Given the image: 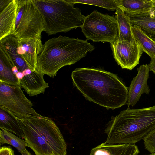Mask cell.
<instances>
[{
  "label": "cell",
  "instance_id": "obj_17",
  "mask_svg": "<svg viewBox=\"0 0 155 155\" xmlns=\"http://www.w3.org/2000/svg\"><path fill=\"white\" fill-rule=\"evenodd\" d=\"M0 128L24 139V135L18 117L6 108L0 106Z\"/></svg>",
  "mask_w": 155,
  "mask_h": 155
},
{
  "label": "cell",
  "instance_id": "obj_9",
  "mask_svg": "<svg viewBox=\"0 0 155 155\" xmlns=\"http://www.w3.org/2000/svg\"><path fill=\"white\" fill-rule=\"evenodd\" d=\"M114 57L122 69L132 70L139 64L143 51L134 38L131 42L118 41L111 44Z\"/></svg>",
  "mask_w": 155,
  "mask_h": 155
},
{
  "label": "cell",
  "instance_id": "obj_8",
  "mask_svg": "<svg viewBox=\"0 0 155 155\" xmlns=\"http://www.w3.org/2000/svg\"><path fill=\"white\" fill-rule=\"evenodd\" d=\"M0 106L19 118L31 116L41 117L33 108L32 102L25 96L21 86L0 81Z\"/></svg>",
  "mask_w": 155,
  "mask_h": 155
},
{
  "label": "cell",
  "instance_id": "obj_21",
  "mask_svg": "<svg viewBox=\"0 0 155 155\" xmlns=\"http://www.w3.org/2000/svg\"><path fill=\"white\" fill-rule=\"evenodd\" d=\"M8 144L13 146L21 153L28 147L25 140L15 136L13 133L3 129H0V145Z\"/></svg>",
  "mask_w": 155,
  "mask_h": 155
},
{
  "label": "cell",
  "instance_id": "obj_13",
  "mask_svg": "<svg viewBox=\"0 0 155 155\" xmlns=\"http://www.w3.org/2000/svg\"><path fill=\"white\" fill-rule=\"evenodd\" d=\"M139 153L135 144H110L104 142L92 148L89 155H137Z\"/></svg>",
  "mask_w": 155,
  "mask_h": 155
},
{
  "label": "cell",
  "instance_id": "obj_14",
  "mask_svg": "<svg viewBox=\"0 0 155 155\" xmlns=\"http://www.w3.org/2000/svg\"><path fill=\"white\" fill-rule=\"evenodd\" d=\"M18 40L12 35H8L0 40V48L4 51L12 62L18 68L19 71L22 72L29 68L17 52Z\"/></svg>",
  "mask_w": 155,
  "mask_h": 155
},
{
  "label": "cell",
  "instance_id": "obj_10",
  "mask_svg": "<svg viewBox=\"0 0 155 155\" xmlns=\"http://www.w3.org/2000/svg\"><path fill=\"white\" fill-rule=\"evenodd\" d=\"M138 73L131 81L128 87L129 94L126 104L134 106L138 101L142 94H149L150 89L147 84L149 78V69L147 64L141 65L137 69Z\"/></svg>",
  "mask_w": 155,
  "mask_h": 155
},
{
  "label": "cell",
  "instance_id": "obj_30",
  "mask_svg": "<svg viewBox=\"0 0 155 155\" xmlns=\"http://www.w3.org/2000/svg\"><path fill=\"white\" fill-rule=\"evenodd\" d=\"M153 14L155 16V6L151 10Z\"/></svg>",
  "mask_w": 155,
  "mask_h": 155
},
{
  "label": "cell",
  "instance_id": "obj_3",
  "mask_svg": "<svg viewBox=\"0 0 155 155\" xmlns=\"http://www.w3.org/2000/svg\"><path fill=\"white\" fill-rule=\"evenodd\" d=\"M94 49L87 40L61 35L52 38L43 44L37 70L54 78L61 68L76 63Z\"/></svg>",
  "mask_w": 155,
  "mask_h": 155
},
{
  "label": "cell",
  "instance_id": "obj_12",
  "mask_svg": "<svg viewBox=\"0 0 155 155\" xmlns=\"http://www.w3.org/2000/svg\"><path fill=\"white\" fill-rule=\"evenodd\" d=\"M18 3V0H11L0 11V40L11 35L14 31Z\"/></svg>",
  "mask_w": 155,
  "mask_h": 155
},
{
  "label": "cell",
  "instance_id": "obj_26",
  "mask_svg": "<svg viewBox=\"0 0 155 155\" xmlns=\"http://www.w3.org/2000/svg\"><path fill=\"white\" fill-rule=\"evenodd\" d=\"M11 1V0H0V11L3 10Z\"/></svg>",
  "mask_w": 155,
  "mask_h": 155
},
{
  "label": "cell",
  "instance_id": "obj_16",
  "mask_svg": "<svg viewBox=\"0 0 155 155\" xmlns=\"http://www.w3.org/2000/svg\"><path fill=\"white\" fill-rule=\"evenodd\" d=\"M118 7L129 16L151 11L155 6V0H116Z\"/></svg>",
  "mask_w": 155,
  "mask_h": 155
},
{
  "label": "cell",
  "instance_id": "obj_2",
  "mask_svg": "<svg viewBox=\"0 0 155 155\" xmlns=\"http://www.w3.org/2000/svg\"><path fill=\"white\" fill-rule=\"evenodd\" d=\"M155 129V105L139 109L129 107L112 116L106 125V143L135 144Z\"/></svg>",
  "mask_w": 155,
  "mask_h": 155
},
{
  "label": "cell",
  "instance_id": "obj_22",
  "mask_svg": "<svg viewBox=\"0 0 155 155\" xmlns=\"http://www.w3.org/2000/svg\"><path fill=\"white\" fill-rule=\"evenodd\" d=\"M68 2L74 4L82 3L98 6L108 10H116L118 7L116 0H67Z\"/></svg>",
  "mask_w": 155,
  "mask_h": 155
},
{
  "label": "cell",
  "instance_id": "obj_18",
  "mask_svg": "<svg viewBox=\"0 0 155 155\" xmlns=\"http://www.w3.org/2000/svg\"><path fill=\"white\" fill-rule=\"evenodd\" d=\"M0 50V81L12 85L21 86L19 81L12 71L14 65L4 51L1 48Z\"/></svg>",
  "mask_w": 155,
  "mask_h": 155
},
{
  "label": "cell",
  "instance_id": "obj_20",
  "mask_svg": "<svg viewBox=\"0 0 155 155\" xmlns=\"http://www.w3.org/2000/svg\"><path fill=\"white\" fill-rule=\"evenodd\" d=\"M115 16L117 20L119 30L118 41H132L134 39L128 16L121 8L117 7L116 10Z\"/></svg>",
  "mask_w": 155,
  "mask_h": 155
},
{
  "label": "cell",
  "instance_id": "obj_11",
  "mask_svg": "<svg viewBox=\"0 0 155 155\" xmlns=\"http://www.w3.org/2000/svg\"><path fill=\"white\" fill-rule=\"evenodd\" d=\"M43 46L41 39L18 40L17 52L32 71H37L38 56L42 49Z\"/></svg>",
  "mask_w": 155,
  "mask_h": 155
},
{
  "label": "cell",
  "instance_id": "obj_19",
  "mask_svg": "<svg viewBox=\"0 0 155 155\" xmlns=\"http://www.w3.org/2000/svg\"><path fill=\"white\" fill-rule=\"evenodd\" d=\"M133 36L140 46L143 52L151 58H155V41L138 27L131 25Z\"/></svg>",
  "mask_w": 155,
  "mask_h": 155
},
{
  "label": "cell",
  "instance_id": "obj_4",
  "mask_svg": "<svg viewBox=\"0 0 155 155\" xmlns=\"http://www.w3.org/2000/svg\"><path fill=\"white\" fill-rule=\"evenodd\" d=\"M18 118L28 147L35 155H66V143L51 119L42 116Z\"/></svg>",
  "mask_w": 155,
  "mask_h": 155
},
{
  "label": "cell",
  "instance_id": "obj_5",
  "mask_svg": "<svg viewBox=\"0 0 155 155\" xmlns=\"http://www.w3.org/2000/svg\"><path fill=\"white\" fill-rule=\"evenodd\" d=\"M42 15L44 31L48 35L81 27L85 17L78 7L67 0H36Z\"/></svg>",
  "mask_w": 155,
  "mask_h": 155
},
{
  "label": "cell",
  "instance_id": "obj_27",
  "mask_svg": "<svg viewBox=\"0 0 155 155\" xmlns=\"http://www.w3.org/2000/svg\"><path fill=\"white\" fill-rule=\"evenodd\" d=\"M15 76L20 82V81L23 78L24 75L22 72L19 71L16 74Z\"/></svg>",
  "mask_w": 155,
  "mask_h": 155
},
{
  "label": "cell",
  "instance_id": "obj_15",
  "mask_svg": "<svg viewBox=\"0 0 155 155\" xmlns=\"http://www.w3.org/2000/svg\"><path fill=\"white\" fill-rule=\"evenodd\" d=\"M151 10L147 12L127 16L131 25L138 27L155 41V16L153 14Z\"/></svg>",
  "mask_w": 155,
  "mask_h": 155
},
{
  "label": "cell",
  "instance_id": "obj_23",
  "mask_svg": "<svg viewBox=\"0 0 155 155\" xmlns=\"http://www.w3.org/2000/svg\"><path fill=\"white\" fill-rule=\"evenodd\" d=\"M143 140L145 148L151 153H155V129Z\"/></svg>",
  "mask_w": 155,
  "mask_h": 155
},
{
  "label": "cell",
  "instance_id": "obj_6",
  "mask_svg": "<svg viewBox=\"0 0 155 155\" xmlns=\"http://www.w3.org/2000/svg\"><path fill=\"white\" fill-rule=\"evenodd\" d=\"M44 31L42 16L33 0H18L14 29L11 35L19 40L41 39Z\"/></svg>",
  "mask_w": 155,
  "mask_h": 155
},
{
  "label": "cell",
  "instance_id": "obj_29",
  "mask_svg": "<svg viewBox=\"0 0 155 155\" xmlns=\"http://www.w3.org/2000/svg\"><path fill=\"white\" fill-rule=\"evenodd\" d=\"M21 153L22 155H32L26 149L23 151Z\"/></svg>",
  "mask_w": 155,
  "mask_h": 155
},
{
  "label": "cell",
  "instance_id": "obj_31",
  "mask_svg": "<svg viewBox=\"0 0 155 155\" xmlns=\"http://www.w3.org/2000/svg\"><path fill=\"white\" fill-rule=\"evenodd\" d=\"M147 155H155V153H152L151 154Z\"/></svg>",
  "mask_w": 155,
  "mask_h": 155
},
{
  "label": "cell",
  "instance_id": "obj_7",
  "mask_svg": "<svg viewBox=\"0 0 155 155\" xmlns=\"http://www.w3.org/2000/svg\"><path fill=\"white\" fill-rule=\"evenodd\" d=\"M81 28L87 41L108 42L111 44L118 40V24L114 15L103 14L95 10L85 16Z\"/></svg>",
  "mask_w": 155,
  "mask_h": 155
},
{
  "label": "cell",
  "instance_id": "obj_24",
  "mask_svg": "<svg viewBox=\"0 0 155 155\" xmlns=\"http://www.w3.org/2000/svg\"><path fill=\"white\" fill-rule=\"evenodd\" d=\"M0 155H15L14 151L10 146H3L0 148Z\"/></svg>",
  "mask_w": 155,
  "mask_h": 155
},
{
  "label": "cell",
  "instance_id": "obj_25",
  "mask_svg": "<svg viewBox=\"0 0 155 155\" xmlns=\"http://www.w3.org/2000/svg\"><path fill=\"white\" fill-rule=\"evenodd\" d=\"M148 65L150 71L155 74V58H151L150 62Z\"/></svg>",
  "mask_w": 155,
  "mask_h": 155
},
{
  "label": "cell",
  "instance_id": "obj_28",
  "mask_svg": "<svg viewBox=\"0 0 155 155\" xmlns=\"http://www.w3.org/2000/svg\"><path fill=\"white\" fill-rule=\"evenodd\" d=\"M12 71L13 74L15 75L16 74L19 72L18 68L15 66H14L12 68Z\"/></svg>",
  "mask_w": 155,
  "mask_h": 155
},
{
  "label": "cell",
  "instance_id": "obj_1",
  "mask_svg": "<svg viewBox=\"0 0 155 155\" xmlns=\"http://www.w3.org/2000/svg\"><path fill=\"white\" fill-rule=\"evenodd\" d=\"M74 85L85 98L107 109L126 104L129 91L122 80L112 73L99 68H76L71 73Z\"/></svg>",
  "mask_w": 155,
  "mask_h": 155
}]
</instances>
